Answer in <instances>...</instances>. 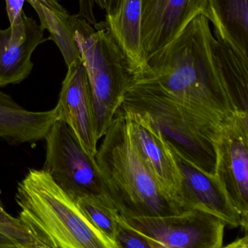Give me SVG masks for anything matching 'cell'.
Instances as JSON below:
<instances>
[{
    "label": "cell",
    "mask_w": 248,
    "mask_h": 248,
    "mask_svg": "<svg viewBox=\"0 0 248 248\" xmlns=\"http://www.w3.org/2000/svg\"><path fill=\"white\" fill-rule=\"evenodd\" d=\"M127 88L163 97L224 124L248 111V59L215 37L199 15L152 55Z\"/></svg>",
    "instance_id": "cell-1"
},
{
    "label": "cell",
    "mask_w": 248,
    "mask_h": 248,
    "mask_svg": "<svg viewBox=\"0 0 248 248\" xmlns=\"http://www.w3.org/2000/svg\"><path fill=\"white\" fill-rule=\"evenodd\" d=\"M102 138L95 161L106 192L120 216L156 217L183 211L152 178L123 108H118Z\"/></svg>",
    "instance_id": "cell-2"
},
{
    "label": "cell",
    "mask_w": 248,
    "mask_h": 248,
    "mask_svg": "<svg viewBox=\"0 0 248 248\" xmlns=\"http://www.w3.org/2000/svg\"><path fill=\"white\" fill-rule=\"evenodd\" d=\"M16 201L31 248H114L43 170L29 171Z\"/></svg>",
    "instance_id": "cell-3"
},
{
    "label": "cell",
    "mask_w": 248,
    "mask_h": 248,
    "mask_svg": "<svg viewBox=\"0 0 248 248\" xmlns=\"http://www.w3.org/2000/svg\"><path fill=\"white\" fill-rule=\"evenodd\" d=\"M75 41L91 86L98 140L102 139L130 85L134 72L105 21L94 24L72 16Z\"/></svg>",
    "instance_id": "cell-4"
},
{
    "label": "cell",
    "mask_w": 248,
    "mask_h": 248,
    "mask_svg": "<svg viewBox=\"0 0 248 248\" xmlns=\"http://www.w3.org/2000/svg\"><path fill=\"white\" fill-rule=\"evenodd\" d=\"M120 107L149 114L174 150L214 176V141L222 124L163 97L127 88Z\"/></svg>",
    "instance_id": "cell-5"
},
{
    "label": "cell",
    "mask_w": 248,
    "mask_h": 248,
    "mask_svg": "<svg viewBox=\"0 0 248 248\" xmlns=\"http://www.w3.org/2000/svg\"><path fill=\"white\" fill-rule=\"evenodd\" d=\"M43 170L74 201L82 197L109 200L95 158L91 156L69 126L56 120L45 137Z\"/></svg>",
    "instance_id": "cell-6"
},
{
    "label": "cell",
    "mask_w": 248,
    "mask_h": 248,
    "mask_svg": "<svg viewBox=\"0 0 248 248\" xmlns=\"http://www.w3.org/2000/svg\"><path fill=\"white\" fill-rule=\"evenodd\" d=\"M120 217L127 226L141 234L151 248H220L223 246L226 223L200 209L156 217L120 216Z\"/></svg>",
    "instance_id": "cell-7"
},
{
    "label": "cell",
    "mask_w": 248,
    "mask_h": 248,
    "mask_svg": "<svg viewBox=\"0 0 248 248\" xmlns=\"http://www.w3.org/2000/svg\"><path fill=\"white\" fill-rule=\"evenodd\" d=\"M214 177L239 215L245 233L248 226V111H237L214 141Z\"/></svg>",
    "instance_id": "cell-8"
},
{
    "label": "cell",
    "mask_w": 248,
    "mask_h": 248,
    "mask_svg": "<svg viewBox=\"0 0 248 248\" xmlns=\"http://www.w3.org/2000/svg\"><path fill=\"white\" fill-rule=\"evenodd\" d=\"M199 15L209 19L208 0H140V43L145 63Z\"/></svg>",
    "instance_id": "cell-9"
},
{
    "label": "cell",
    "mask_w": 248,
    "mask_h": 248,
    "mask_svg": "<svg viewBox=\"0 0 248 248\" xmlns=\"http://www.w3.org/2000/svg\"><path fill=\"white\" fill-rule=\"evenodd\" d=\"M120 107L128 116L139 153L152 178L182 209V177L169 142L152 123L149 114Z\"/></svg>",
    "instance_id": "cell-10"
},
{
    "label": "cell",
    "mask_w": 248,
    "mask_h": 248,
    "mask_svg": "<svg viewBox=\"0 0 248 248\" xmlns=\"http://www.w3.org/2000/svg\"><path fill=\"white\" fill-rule=\"evenodd\" d=\"M57 105L56 120L72 128L84 149L95 157L98 139L91 86L82 58L67 66Z\"/></svg>",
    "instance_id": "cell-11"
},
{
    "label": "cell",
    "mask_w": 248,
    "mask_h": 248,
    "mask_svg": "<svg viewBox=\"0 0 248 248\" xmlns=\"http://www.w3.org/2000/svg\"><path fill=\"white\" fill-rule=\"evenodd\" d=\"M172 150L182 177L181 206L183 210H204L223 220L229 228L243 229L242 218L231 205L215 177L199 169L172 148Z\"/></svg>",
    "instance_id": "cell-12"
},
{
    "label": "cell",
    "mask_w": 248,
    "mask_h": 248,
    "mask_svg": "<svg viewBox=\"0 0 248 248\" xmlns=\"http://www.w3.org/2000/svg\"><path fill=\"white\" fill-rule=\"evenodd\" d=\"M44 31L24 14L20 24L0 30V88L21 83L28 78L34 66L33 53L47 40Z\"/></svg>",
    "instance_id": "cell-13"
},
{
    "label": "cell",
    "mask_w": 248,
    "mask_h": 248,
    "mask_svg": "<svg viewBox=\"0 0 248 248\" xmlns=\"http://www.w3.org/2000/svg\"><path fill=\"white\" fill-rule=\"evenodd\" d=\"M56 121L54 108L31 111L0 91V138L13 146L36 143L45 139Z\"/></svg>",
    "instance_id": "cell-14"
},
{
    "label": "cell",
    "mask_w": 248,
    "mask_h": 248,
    "mask_svg": "<svg viewBox=\"0 0 248 248\" xmlns=\"http://www.w3.org/2000/svg\"><path fill=\"white\" fill-rule=\"evenodd\" d=\"M214 36L248 59V0H208Z\"/></svg>",
    "instance_id": "cell-15"
},
{
    "label": "cell",
    "mask_w": 248,
    "mask_h": 248,
    "mask_svg": "<svg viewBox=\"0 0 248 248\" xmlns=\"http://www.w3.org/2000/svg\"><path fill=\"white\" fill-rule=\"evenodd\" d=\"M106 22L119 46L130 61L134 75L145 66L140 43V0H121Z\"/></svg>",
    "instance_id": "cell-16"
},
{
    "label": "cell",
    "mask_w": 248,
    "mask_h": 248,
    "mask_svg": "<svg viewBox=\"0 0 248 248\" xmlns=\"http://www.w3.org/2000/svg\"><path fill=\"white\" fill-rule=\"evenodd\" d=\"M35 10L43 29L50 33L47 40L57 45L66 66L81 59L75 39L72 16L69 15L58 0H26Z\"/></svg>",
    "instance_id": "cell-17"
},
{
    "label": "cell",
    "mask_w": 248,
    "mask_h": 248,
    "mask_svg": "<svg viewBox=\"0 0 248 248\" xmlns=\"http://www.w3.org/2000/svg\"><path fill=\"white\" fill-rule=\"evenodd\" d=\"M79 208L89 221L117 248L115 239L119 214L109 200L93 197H82L76 201Z\"/></svg>",
    "instance_id": "cell-18"
},
{
    "label": "cell",
    "mask_w": 248,
    "mask_h": 248,
    "mask_svg": "<svg viewBox=\"0 0 248 248\" xmlns=\"http://www.w3.org/2000/svg\"><path fill=\"white\" fill-rule=\"evenodd\" d=\"M117 248H151L148 241L140 233L133 230L118 218V228L115 239Z\"/></svg>",
    "instance_id": "cell-19"
},
{
    "label": "cell",
    "mask_w": 248,
    "mask_h": 248,
    "mask_svg": "<svg viewBox=\"0 0 248 248\" xmlns=\"http://www.w3.org/2000/svg\"><path fill=\"white\" fill-rule=\"evenodd\" d=\"M95 5H98L101 9H104L103 0H79L78 16L86 20L93 26L97 23L94 11Z\"/></svg>",
    "instance_id": "cell-20"
},
{
    "label": "cell",
    "mask_w": 248,
    "mask_h": 248,
    "mask_svg": "<svg viewBox=\"0 0 248 248\" xmlns=\"http://www.w3.org/2000/svg\"><path fill=\"white\" fill-rule=\"evenodd\" d=\"M26 0H5L6 11L11 26L16 25L22 21L23 7Z\"/></svg>",
    "instance_id": "cell-21"
},
{
    "label": "cell",
    "mask_w": 248,
    "mask_h": 248,
    "mask_svg": "<svg viewBox=\"0 0 248 248\" xmlns=\"http://www.w3.org/2000/svg\"><path fill=\"white\" fill-rule=\"evenodd\" d=\"M104 2V10L107 14H112L118 8L121 0H103Z\"/></svg>",
    "instance_id": "cell-22"
},
{
    "label": "cell",
    "mask_w": 248,
    "mask_h": 248,
    "mask_svg": "<svg viewBox=\"0 0 248 248\" xmlns=\"http://www.w3.org/2000/svg\"><path fill=\"white\" fill-rule=\"evenodd\" d=\"M0 248H18L15 242L7 236L6 235L0 232Z\"/></svg>",
    "instance_id": "cell-23"
},
{
    "label": "cell",
    "mask_w": 248,
    "mask_h": 248,
    "mask_svg": "<svg viewBox=\"0 0 248 248\" xmlns=\"http://www.w3.org/2000/svg\"><path fill=\"white\" fill-rule=\"evenodd\" d=\"M226 247L227 248H248V236L246 234L245 237L237 239L232 244L226 245Z\"/></svg>",
    "instance_id": "cell-24"
}]
</instances>
